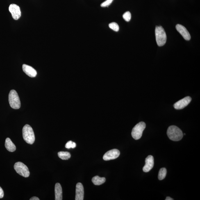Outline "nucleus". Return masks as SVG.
<instances>
[{
    "label": "nucleus",
    "mask_w": 200,
    "mask_h": 200,
    "mask_svg": "<svg viewBox=\"0 0 200 200\" xmlns=\"http://www.w3.org/2000/svg\"><path fill=\"white\" fill-rule=\"evenodd\" d=\"M4 196V192L1 187H0V199L2 198Z\"/></svg>",
    "instance_id": "23"
},
{
    "label": "nucleus",
    "mask_w": 200,
    "mask_h": 200,
    "mask_svg": "<svg viewBox=\"0 0 200 200\" xmlns=\"http://www.w3.org/2000/svg\"><path fill=\"white\" fill-rule=\"evenodd\" d=\"M123 18L127 22H129L131 20V15L129 12L128 11L125 12L123 15Z\"/></svg>",
    "instance_id": "20"
},
{
    "label": "nucleus",
    "mask_w": 200,
    "mask_h": 200,
    "mask_svg": "<svg viewBox=\"0 0 200 200\" xmlns=\"http://www.w3.org/2000/svg\"><path fill=\"white\" fill-rule=\"evenodd\" d=\"M40 199L36 197V196H33L30 199V200H39Z\"/></svg>",
    "instance_id": "24"
},
{
    "label": "nucleus",
    "mask_w": 200,
    "mask_h": 200,
    "mask_svg": "<svg viewBox=\"0 0 200 200\" xmlns=\"http://www.w3.org/2000/svg\"><path fill=\"white\" fill-rule=\"evenodd\" d=\"M22 69L23 71L30 77L34 78L37 76V71L31 66L24 64L22 66Z\"/></svg>",
    "instance_id": "13"
},
{
    "label": "nucleus",
    "mask_w": 200,
    "mask_h": 200,
    "mask_svg": "<svg viewBox=\"0 0 200 200\" xmlns=\"http://www.w3.org/2000/svg\"><path fill=\"white\" fill-rule=\"evenodd\" d=\"M120 154V152L118 150L113 149L110 150L105 153L103 156V160H115L118 157Z\"/></svg>",
    "instance_id": "9"
},
{
    "label": "nucleus",
    "mask_w": 200,
    "mask_h": 200,
    "mask_svg": "<svg viewBox=\"0 0 200 200\" xmlns=\"http://www.w3.org/2000/svg\"><path fill=\"white\" fill-rule=\"evenodd\" d=\"M55 200H62V190L61 185L60 183H57L55 185Z\"/></svg>",
    "instance_id": "14"
},
{
    "label": "nucleus",
    "mask_w": 200,
    "mask_h": 200,
    "mask_svg": "<svg viewBox=\"0 0 200 200\" xmlns=\"http://www.w3.org/2000/svg\"><path fill=\"white\" fill-rule=\"evenodd\" d=\"M113 0H106L104 2L102 3L101 6L102 7H108L111 4Z\"/></svg>",
    "instance_id": "22"
},
{
    "label": "nucleus",
    "mask_w": 200,
    "mask_h": 200,
    "mask_svg": "<svg viewBox=\"0 0 200 200\" xmlns=\"http://www.w3.org/2000/svg\"><path fill=\"white\" fill-rule=\"evenodd\" d=\"M14 167L16 172L20 175L25 178H28L29 176L30 172L28 168L22 162H17L14 165Z\"/></svg>",
    "instance_id": "6"
},
{
    "label": "nucleus",
    "mask_w": 200,
    "mask_h": 200,
    "mask_svg": "<svg viewBox=\"0 0 200 200\" xmlns=\"http://www.w3.org/2000/svg\"><path fill=\"white\" fill-rule=\"evenodd\" d=\"M191 100L192 98L190 96H187L175 103L174 108L177 110H182L187 106Z\"/></svg>",
    "instance_id": "7"
},
{
    "label": "nucleus",
    "mask_w": 200,
    "mask_h": 200,
    "mask_svg": "<svg viewBox=\"0 0 200 200\" xmlns=\"http://www.w3.org/2000/svg\"><path fill=\"white\" fill-rule=\"evenodd\" d=\"M167 134L171 140L178 141L183 138V134L181 129L175 126H171L168 128Z\"/></svg>",
    "instance_id": "1"
},
{
    "label": "nucleus",
    "mask_w": 200,
    "mask_h": 200,
    "mask_svg": "<svg viewBox=\"0 0 200 200\" xmlns=\"http://www.w3.org/2000/svg\"><path fill=\"white\" fill-rule=\"evenodd\" d=\"M23 138L27 143L33 144L35 141V136L33 128L29 125L26 124L22 129Z\"/></svg>",
    "instance_id": "2"
},
{
    "label": "nucleus",
    "mask_w": 200,
    "mask_h": 200,
    "mask_svg": "<svg viewBox=\"0 0 200 200\" xmlns=\"http://www.w3.org/2000/svg\"><path fill=\"white\" fill-rule=\"evenodd\" d=\"M5 146L6 149L10 152H13L16 151V146L10 138L6 139L5 142Z\"/></svg>",
    "instance_id": "15"
},
{
    "label": "nucleus",
    "mask_w": 200,
    "mask_h": 200,
    "mask_svg": "<svg viewBox=\"0 0 200 200\" xmlns=\"http://www.w3.org/2000/svg\"><path fill=\"white\" fill-rule=\"evenodd\" d=\"M9 102L12 108L18 110L21 108V103L17 91L14 90L10 91L9 94Z\"/></svg>",
    "instance_id": "4"
},
{
    "label": "nucleus",
    "mask_w": 200,
    "mask_h": 200,
    "mask_svg": "<svg viewBox=\"0 0 200 200\" xmlns=\"http://www.w3.org/2000/svg\"><path fill=\"white\" fill-rule=\"evenodd\" d=\"M9 10L14 20H17L21 17V13L20 8L18 5L15 4H11L9 6Z\"/></svg>",
    "instance_id": "8"
},
{
    "label": "nucleus",
    "mask_w": 200,
    "mask_h": 200,
    "mask_svg": "<svg viewBox=\"0 0 200 200\" xmlns=\"http://www.w3.org/2000/svg\"><path fill=\"white\" fill-rule=\"evenodd\" d=\"M167 171L165 168H162L159 171L158 179L160 180H162L165 179L167 175Z\"/></svg>",
    "instance_id": "18"
},
{
    "label": "nucleus",
    "mask_w": 200,
    "mask_h": 200,
    "mask_svg": "<svg viewBox=\"0 0 200 200\" xmlns=\"http://www.w3.org/2000/svg\"><path fill=\"white\" fill-rule=\"evenodd\" d=\"M157 44L159 46L165 45L167 42V37L164 29L161 26H156L155 30Z\"/></svg>",
    "instance_id": "3"
},
{
    "label": "nucleus",
    "mask_w": 200,
    "mask_h": 200,
    "mask_svg": "<svg viewBox=\"0 0 200 200\" xmlns=\"http://www.w3.org/2000/svg\"><path fill=\"white\" fill-rule=\"evenodd\" d=\"M186 135V134L185 133H184V135Z\"/></svg>",
    "instance_id": "26"
},
{
    "label": "nucleus",
    "mask_w": 200,
    "mask_h": 200,
    "mask_svg": "<svg viewBox=\"0 0 200 200\" xmlns=\"http://www.w3.org/2000/svg\"><path fill=\"white\" fill-rule=\"evenodd\" d=\"M110 28L114 31L117 32L119 31V28L118 25L116 22H112L109 25Z\"/></svg>",
    "instance_id": "19"
},
{
    "label": "nucleus",
    "mask_w": 200,
    "mask_h": 200,
    "mask_svg": "<svg viewBox=\"0 0 200 200\" xmlns=\"http://www.w3.org/2000/svg\"><path fill=\"white\" fill-rule=\"evenodd\" d=\"M145 162V165L143 168V170L144 172H149L154 166V158L152 155H149L146 158Z\"/></svg>",
    "instance_id": "10"
},
{
    "label": "nucleus",
    "mask_w": 200,
    "mask_h": 200,
    "mask_svg": "<svg viewBox=\"0 0 200 200\" xmlns=\"http://www.w3.org/2000/svg\"><path fill=\"white\" fill-rule=\"evenodd\" d=\"M174 199H172V198L169 197V196H168V197H167L166 198L165 200H173Z\"/></svg>",
    "instance_id": "25"
},
{
    "label": "nucleus",
    "mask_w": 200,
    "mask_h": 200,
    "mask_svg": "<svg viewBox=\"0 0 200 200\" xmlns=\"http://www.w3.org/2000/svg\"><path fill=\"white\" fill-rule=\"evenodd\" d=\"M84 195V191L83 184L81 183H78L76 185V200H83Z\"/></svg>",
    "instance_id": "12"
},
{
    "label": "nucleus",
    "mask_w": 200,
    "mask_h": 200,
    "mask_svg": "<svg viewBox=\"0 0 200 200\" xmlns=\"http://www.w3.org/2000/svg\"><path fill=\"white\" fill-rule=\"evenodd\" d=\"M177 31L182 35L183 38L187 40H190L191 36L190 33L184 26L181 25L177 24L176 26Z\"/></svg>",
    "instance_id": "11"
},
{
    "label": "nucleus",
    "mask_w": 200,
    "mask_h": 200,
    "mask_svg": "<svg viewBox=\"0 0 200 200\" xmlns=\"http://www.w3.org/2000/svg\"><path fill=\"white\" fill-rule=\"evenodd\" d=\"M58 156L59 158L64 160H69L71 157L70 153L67 152H60L58 153Z\"/></svg>",
    "instance_id": "17"
},
{
    "label": "nucleus",
    "mask_w": 200,
    "mask_h": 200,
    "mask_svg": "<svg viewBox=\"0 0 200 200\" xmlns=\"http://www.w3.org/2000/svg\"><path fill=\"white\" fill-rule=\"evenodd\" d=\"M76 144L75 143L73 142L72 141H69L65 144V148L67 149H70V148H76Z\"/></svg>",
    "instance_id": "21"
},
{
    "label": "nucleus",
    "mask_w": 200,
    "mask_h": 200,
    "mask_svg": "<svg viewBox=\"0 0 200 200\" xmlns=\"http://www.w3.org/2000/svg\"><path fill=\"white\" fill-rule=\"evenodd\" d=\"M145 123L141 122L137 124L133 128L132 131V136L135 140H138L141 137L143 132L146 128Z\"/></svg>",
    "instance_id": "5"
},
{
    "label": "nucleus",
    "mask_w": 200,
    "mask_h": 200,
    "mask_svg": "<svg viewBox=\"0 0 200 200\" xmlns=\"http://www.w3.org/2000/svg\"><path fill=\"white\" fill-rule=\"evenodd\" d=\"M106 181V179L104 177H100L96 176L93 178L92 179V183L94 185H100L104 183Z\"/></svg>",
    "instance_id": "16"
}]
</instances>
